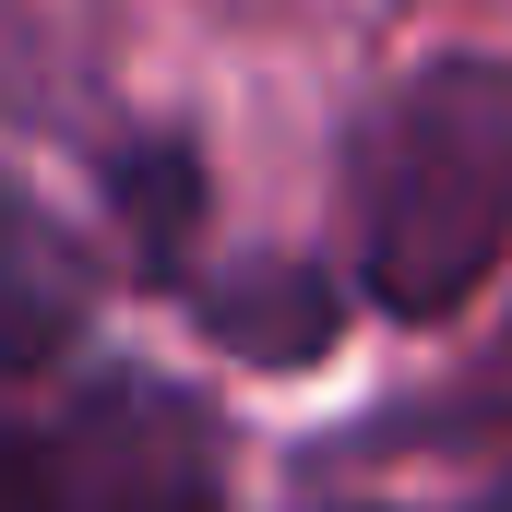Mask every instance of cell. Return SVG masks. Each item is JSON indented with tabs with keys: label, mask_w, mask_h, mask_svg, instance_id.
Returning a JSON list of instances; mask_svg holds the SVG:
<instances>
[{
	"label": "cell",
	"mask_w": 512,
	"mask_h": 512,
	"mask_svg": "<svg viewBox=\"0 0 512 512\" xmlns=\"http://www.w3.org/2000/svg\"><path fill=\"white\" fill-rule=\"evenodd\" d=\"M512 251V60H429L358 131V286L453 322Z\"/></svg>",
	"instance_id": "obj_1"
},
{
	"label": "cell",
	"mask_w": 512,
	"mask_h": 512,
	"mask_svg": "<svg viewBox=\"0 0 512 512\" xmlns=\"http://www.w3.org/2000/svg\"><path fill=\"white\" fill-rule=\"evenodd\" d=\"M48 477L72 512H215L227 501V453L215 417L167 382H108L72 405V429L48 441Z\"/></svg>",
	"instance_id": "obj_2"
},
{
	"label": "cell",
	"mask_w": 512,
	"mask_h": 512,
	"mask_svg": "<svg viewBox=\"0 0 512 512\" xmlns=\"http://www.w3.org/2000/svg\"><path fill=\"white\" fill-rule=\"evenodd\" d=\"M84 251L0 179V370H48L72 334H84Z\"/></svg>",
	"instance_id": "obj_3"
},
{
	"label": "cell",
	"mask_w": 512,
	"mask_h": 512,
	"mask_svg": "<svg viewBox=\"0 0 512 512\" xmlns=\"http://www.w3.org/2000/svg\"><path fill=\"white\" fill-rule=\"evenodd\" d=\"M215 334H227V346H251V358H274V370H298V358L334 334V286H322V274H298V262H262L251 286H227V298H215Z\"/></svg>",
	"instance_id": "obj_4"
},
{
	"label": "cell",
	"mask_w": 512,
	"mask_h": 512,
	"mask_svg": "<svg viewBox=\"0 0 512 512\" xmlns=\"http://www.w3.org/2000/svg\"><path fill=\"white\" fill-rule=\"evenodd\" d=\"M0 512H72V501H60V477H48V453L0 441Z\"/></svg>",
	"instance_id": "obj_5"
},
{
	"label": "cell",
	"mask_w": 512,
	"mask_h": 512,
	"mask_svg": "<svg viewBox=\"0 0 512 512\" xmlns=\"http://www.w3.org/2000/svg\"><path fill=\"white\" fill-rule=\"evenodd\" d=\"M501 512H512V489H501Z\"/></svg>",
	"instance_id": "obj_6"
}]
</instances>
